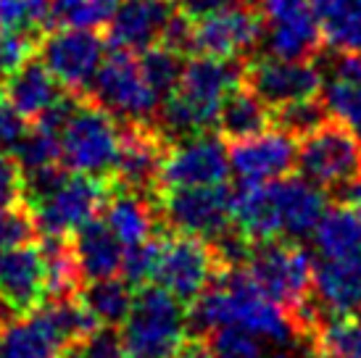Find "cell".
Returning <instances> with one entry per match:
<instances>
[{
	"label": "cell",
	"instance_id": "9c48e42d",
	"mask_svg": "<svg viewBox=\"0 0 361 358\" xmlns=\"http://www.w3.org/2000/svg\"><path fill=\"white\" fill-rule=\"evenodd\" d=\"M156 206L161 224L174 232L214 240L227 227H232V187L227 182L161 190Z\"/></svg>",
	"mask_w": 361,
	"mask_h": 358
},
{
	"label": "cell",
	"instance_id": "60d3db41",
	"mask_svg": "<svg viewBox=\"0 0 361 358\" xmlns=\"http://www.w3.org/2000/svg\"><path fill=\"white\" fill-rule=\"evenodd\" d=\"M51 19L61 27L98 30L109 21V13L98 0H51Z\"/></svg>",
	"mask_w": 361,
	"mask_h": 358
},
{
	"label": "cell",
	"instance_id": "d4e9b609",
	"mask_svg": "<svg viewBox=\"0 0 361 358\" xmlns=\"http://www.w3.org/2000/svg\"><path fill=\"white\" fill-rule=\"evenodd\" d=\"M103 216L111 224V229L116 232V237L121 240L124 248L153 237L164 227L156 200L148 198V195H140L135 190L121 187L116 182H111L109 200L103 206Z\"/></svg>",
	"mask_w": 361,
	"mask_h": 358
},
{
	"label": "cell",
	"instance_id": "4dcf8cb0",
	"mask_svg": "<svg viewBox=\"0 0 361 358\" xmlns=\"http://www.w3.org/2000/svg\"><path fill=\"white\" fill-rule=\"evenodd\" d=\"M82 303L90 309V314L98 319V324L106 327H121L132 309L135 288L124 277H103L87 282L80 292Z\"/></svg>",
	"mask_w": 361,
	"mask_h": 358
},
{
	"label": "cell",
	"instance_id": "277c9868",
	"mask_svg": "<svg viewBox=\"0 0 361 358\" xmlns=\"http://www.w3.org/2000/svg\"><path fill=\"white\" fill-rule=\"evenodd\" d=\"M188 335V306L151 282L135 290L132 309L121 324L130 358H169Z\"/></svg>",
	"mask_w": 361,
	"mask_h": 358
},
{
	"label": "cell",
	"instance_id": "2e32d148",
	"mask_svg": "<svg viewBox=\"0 0 361 358\" xmlns=\"http://www.w3.org/2000/svg\"><path fill=\"white\" fill-rule=\"evenodd\" d=\"M264 37L259 0H243L232 8L195 21V53L211 58H248Z\"/></svg>",
	"mask_w": 361,
	"mask_h": 358
},
{
	"label": "cell",
	"instance_id": "f1b7e54d",
	"mask_svg": "<svg viewBox=\"0 0 361 358\" xmlns=\"http://www.w3.org/2000/svg\"><path fill=\"white\" fill-rule=\"evenodd\" d=\"M314 358H361V314L324 316L306 338Z\"/></svg>",
	"mask_w": 361,
	"mask_h": 358
},
{
	"label": "cell",
	"instance_id": "1f68e13d",
	"mask_svg": "<svg viewBox=\"0 0 361 358\" xmlns=\"http://www.w3.org/2000/svg\"><path fill=\"white\" fill-rule=\"evenodd\" d=\"M0 27L40 48V40L53 27L51 0H0Z\"/></svg>",
	"mask_w": 361,
	"mask_h": 358
},
{
	"label": "cell",
	"instance_id": "484cf974",
	"mask_svg": "<svg viewBox=\"0 0 361 358\" xmlns=\"http://www.w3.org/2000/svg\"><path fill=\"white\" fill-rule=\"evenodd\" d=\"M232 221L245 237H282L280 211L274 198V179L240 182L232 190Z\"/></svg>",
	"mask_w": 361,
	"mask_h": 358
},
{
	"label": "cell",
	"instance_id": "30bf717a",
	"mask_svg": "<svg viewBox=\"0 0 361 358\" xmlns=\"http://www.w3.org/2000/svg\"><path fill=\"white\" fill-rule=\"evenodd\" d=\"M119 121V153L111 182L156 200L159 174L171 148V140L156 121Z\"/></svg>",
	"mask_w": 361,
	"mask_h": 358
},
{
	"label": "cell",
	"instance_id": "9a60e30c",
	"mask_svg": "<svg viewBox=\"0 0 361 358\" xmlns=\"http://www.w3.org/2000/svg\"><path fill=\"white\" fill-rule=\"evenodd\" d=\"M230 153L221 137L203 132L195 137L171 142L159 174V192L174 187L221 185L230 179Z\"/></svg>",
	"mask_w": 361,
	"mask_h": 358
},
{
	"label": "cell",
	"instance_id": "f907efd6",
	"mask_svg": "<svg viewBox=\"0 0 361 358\" xmlns=\"http://www.w3.org/2000/svg\"><path fill=\"white\" fill-rule=\"evenodd\" d=\"M11 319H13V316L8 314V309H6L3 303H0V327H6V324H8Z\"/></svg>",
	"mask_w": 361,
	"mask_h": 358
},
{
	"label": "cell",
	"instance_id": "ee69618b",
	"mask_svg": "<svg viewBox=\"0 0 361 358\" xmlns=\"http://www.w3.org/2000/svg\"><path fill=\"white\" fill-rule=\"evenodd\" d=\"M21 200V169L16 159L0 145V206Z\"/></svg>",
	"mask_w": 361,
	"mask_h": 358
},
{
	"label": "cell",
	"instance_id": "c3c4849f",
	"mask_svg": "<svg viewBox=\"0 0 361 358\" xmlns=\"http://www.w3.org/2000/svg\"><path fill=\"white\" fill-rule=\"evenodd\" d=\"M332 77L361 87V53H341V58L332 63Z\"/></svg>",
	"mask_w": 361,
	"mask_h": 358
},
{
	"label": "cell",
	"instance_id": "f6af8a7d",
	"mask_svg": "<svg viewBox=\"0 0 361 358\" xmlns=\"http://www.w3.org/2000/svg\"><path fill=\"white\" fill-rule=\"evenodd\" d=\"M24 130H27V121L13 111L6 98V90L0 85V145H13L24 135Z\"/></svg>",
	"mask_w": 361,
	"mask_h": 358
},
{
	"label": "cell",
	"instance_id": "b9f144b4",
	"mask_svg": "<svg viewBox=\"0 0 361 358\" xmlns=\"http://www.w3.org/2000/svg\"><path fill=\"white\" fill-rule=\"evenodd\" d=\"M159 45L174 50L182 58H188L190 53H195V21L177 8L171 13V19L166 21L164 32H161Z\"/></svg>",
	"mask_w": 361,
	"mask_h": 358
},
{
	"label": "cell",
	"instance_id": "5bb4252c",
	"mask_svg": "<svg viewBox=\"0 0 361 358\" xmlns=\"http://www.w3.org/2000/svg\"><path fill=\"white\" fill-rule=\"evenodd\" d=\"M243 82L271 109L293 100L319 98L324 87V77L314 61H288L269 53L243 58Z\"/></svg>",
	"mask_w": 361,
	"mask_h": 358
},
{
	"label": "cell",
	"instance_id": "5b68a950",
	"mask_svg": "<svg viewBox=\"0 0 361 358\" xmlns=\"http://www.w3.org/2000/svg\"><path fill=\"white\" fill-rule=\"evenodd\" d=\"M119 153V121L92 98H82L61 130V161L71 171L111 179Z\"/></svg>",
	"mask_w": 361,
	"mask_h": 358
},
{
	"label": "cell",
	"instance_id": "d590c367",
	"mask_svg": "<svg viewBox=\"0 0 361 358\" xmlns=\"http://www.w3.org/2000/svg\"><path fill=\"white\" fill-rule=\"evenodd\" d=\"M137 61H140V69L145 74V80L151 82V87L159 92L161 98L169 92L177 80H180L182 74V56H177L174 50L164 48V45H151V48H145L137 53Z\"/></svg>",
	"mask_w": 361,
	"mask_h": 358
},
{
	"label": "cell",
	"instance_id": "836d02e7",
	"mask_svg": "<svg viewBox=\"0 0 361 358\" xmlns=\"http://www.w3.org/2000/svg\"><path fill=\"white\" fill-rule=\"evenodd\" d=\"M330 119V111L324 106V98L293 100L274 109V130L288 132L290 137H303L311 130H317L322 121Z\"/></svg>",
	"mask_w": 361,
	"mask_h": 358
},
{
	"label": "cell",
	"instance_id": "e0dca14e",
	"mask_svg": "<svg viewBox=\"0 0 361 358\" xmlns=\"http://www.w3.org/2000/svg\"><path fill=\"white\" fill-rule=\"evenodd\" d=\"M48 295L45 256L40 242L0 250V303L11 316H24Z\"/></svg>",
	"mask_w": 361,
	"mask_h": 358
},
{
	"label": "cell",
	"instance_id": "7a4b0ae2",
	"mask_svg": "<svg viewBox=\"0 0 361 358\" xmlns=\"http://www.w3.org/2000/svg\"><path fill=\"white\" fill-rule=\"evenodd\" d=\"M243 82V61L201 56L182 66L177 85L161 98L156 124L171 142L216 127L221 98Z\"/></svg>",
	"mask_w": 361,
	"mask_h": 358
},
{
	"label": "cell",
	"instance_id": "6da1fadb",
	"mask_svg": "<svg viewBox=\"0 0 361 358\" xmlns=\"http://www.w3.org/2000/svg\"><path fill=\"white\" fill-rule=\"evenodd\" d=\"M221 324H240L253 335L269 342H293V329L288 314L259 288L245 266L221 268L214 285L198 295V300L188 309V329L209 335Z\"/></svg>",
	"mask_w": 361,
	"mask_h": 358
},
{
	"label": "cell",
	"instance_id": "ba28073f",
	"mask_svg": "<svg viewBox=\"0 0 361 358\" xmlns=\"http://www.w3.org/2000/svg\"><path fill=\"white\" fill-rule=\"evenodd\" d=\"M87 98L127 121H156L161 106V95L145 80L137 53L119 48H111V56L101 63Z\"/></svg>",
	"mask_w": 361,
	"mask_h": 358
},
{
	"label": "cell",
	"instance_id": "3957f363",
	"mask_svg": "<svg viewBox=\"0 0 361 358\" xmlns=\"http://www.w3.org/2000/svg\"><path fill=\"white\" fill-rule=\"evenodd\" d=\"M245 268L259 282V288L288 314L295 340L303 342L314 298V261L306 248L293 237L253 240Z\"/></svg>",
	"mask_w": 361,
	"mask_h": 358
},
{
	"label": "cell",
	"instance_id": "8992f818",
	"mask_svg": "<svg viewBox=\"0 0 361 358\" xmlns=\"http://www.w3.org/2000/svg\"><path fill=\"white\" fill-rule=\"evenodd\" d=\"M219 271L221 266L209 240L166 227L159 229V264L153 282L169 290L188 309L203 290L214 285Z\"/></svg>",
	"mask_w": 361,
	"mask_h": 358
},
{
	"label": "cell",
	"instance_id": "681fc988",
	"mask_svg": "<svg viewBox=\"0 0 361 358\" xmlns=\"http://www.w3.org/2000/svg\"><path fill=\"white\" fill-rule=\"evenodd\" d=\"M345 200L361 211V177H356L353 182L345 185Z\"/></svg>",
	"mask_w": 361,
	"mask_h": 358
},
{
	"label": "cell",
	"instance_id": "ffe728a7",
	"mask_svg": "<svg viewBox=\"0 0 361 358\" xmlns=\"http://www.w3.org/2000/svg\"><path fill=\"white\" fill-rule=\"evenodd\" d=\"M274 198L280 211L282 237L303 240L306 235H314L327 211L324 187L301 174H285L274 179Z\"/></svg>",
	"mask_w": 361,
	"mask_h": 358
},
{
	"label": "cell",
	"instance_id": "816d5d0a",
	"mask_svg": "<svg viewBox=\"0 0 361 358\" xmlns=\"http://www.w3.org/2000/svg\"><path fill=\"white\" fill-rule=\"evenodd\" d=\"M274 358H295V356H274Z\"/></svg>",
	"mask_w": 361,
	"mask_h": 358
},
{
	"label": "cell",
	"instance_id": "83f0119b",
	"mask_svg": "<svg viewBox=\"0 0 361 358\" xmlns=\"http://www.w3.org/2000/svg\"><path fill=\"white\" fill-rule=\"evenodd\" d=\"M317 250L322 259H343L361 253V211L348 200L343 206L327 209L314 229Z\"/></svg>",
	"mask_w": 361,
	"mask_h": 358
},
{
	"label": "cell",
	"instance_id": "4316f807",
	"mask_svg": "<svg viewBox=\"0 0 361 358\" xmlns=\"http://www.w3.org/2000/svg\"><path fill=\"white\" fill-rule=\"evenodd\" d=\"M216 130H219V137L227 142L261 135L267 130H274V109L269 103H264L245 82H238L221 98Z\"/></svg>",
	"mask_w": 361,
	"mask_h": 358
},
{
	"label": "cell",
	"instance_id": "8d00e7d4",
	"mask_svg": "<svg viewBox=\"0 0 361 358\" xmlns=\"http://www.w3.org/2000/svg\"><path fill=\"white\" fill-rule=\"evenodd\" d=\"M30 242H40V227L30 206L24 200L0 206V250L30 245Z\"/></svg>",
	"mask_w": 361,
	"mask_h": 358
},
{
	"label": "cell",
	"instance_id": "4fadbf2b",
	"mask_svg": "<svg viewBox=\"0 0 361 358\" xmlns=\"http://www.w3.org/2000/svg\"><path fill=\"white\" fill-rule=\"evenodd\" d=\"M267 53L288 61H314L322 53V27L311 0H259Z\"/></svg>",
	"mask_w": 361,
	"mask_h": 358
},
{
	"label": "cell",
	"instance_id": "603a6c76",
	"mask_svg": "<svg viewBox=\"0 0 361 358\" xmlns=\"http://www.w3.org/2000/svg\"><path fill=\"white\" fill-rule=\"evenodd\" d=\"M77 264L82 268L85 282L103 277H114L121 271V261H124V245L116 237V232L111 229L106 216L95 214L87 221H82L80 227L69 235Z\"/></svg>",
	"mask_w": 361,
	"mask_h": 358
},
{
	"label": "cell",
	"instance_id": "f546056e",
	"mask_svg": "<svg viewBox=\"0 0 361 358\" xmlns=\"http://www.w3.org/2000/svg\"><path fill=\"white\" fill-rule=\"evenodd\" d=\"M322 37L338 53H361V0H311Z\"/></svg>",
	"mask_w": 361,
	"mask_h": 358
},
{
	"label": "cell",
	"instance_id": "e575fe53",
	"mask_svg": "<svg viewBox=\"0 0 361 358\" xmlns=\"http://www.w3.org/2000/svg\"><path fill=\"white\" fill-rule=\"evenodd\" d=\"M56 358H130L119 327H95L92 332L66 342Z\"/></svg>",
	"mask_w": 361,
	"mask_h": 358
},
{
	"label": "cell",
	"instance_id": "d6a6232c",
	"mask_svg": "<svg viewBox=\"0 0 361 358\" xmlns=\"http://www.w3.org/2000/svg\"><path fill=\"white\" fill-rule=\"evenodd\" d=\"M11 156L16 159L19 169H37V166H51V163H63L61 161V137L56 132L30 124L13 145Z\"/></svg>",
	"mask_w": 361,
	"mask_h": 358
},
{
	"label": "cell",
	"instance_id": "8fae6325",
	"mask_svg": "<svg viewBox=\"0 0 361 358\" xmlns=\"http://www.w3.org/2000/svg\"><path fill=\"white\" fill-rule=\"evenodd\" d=\"M111 192V179L69 171L45 200H40L32 214L40 227V237H63L71 235L82 221L101 214Z\"/></svg>",
	"mask_w": 361,
	"mask_h": 358
},
{
	"label": "cell",
	"instance_id": "7dc6e473",
	"mask_svg": "<svg viewBox=\"0 0 361 358\" xmlns=\"http://www.w3.org/2000/svg\"><path fill=\"white\" fill-rule=\"evenodd\" d=\"M169 358H216V356H214V350H211L209 335L192 332V335H185V338H182V342L177 345V350H174Z\"/></svg>",
	"mask_w": 361,
	"mask_h": 358
},
{
	"label": "cell",
	"instance_id": "f5cc1de1",
	"mask_svg": "<svg viewBox=\"0 0 361 358\" xmlns=\"http://www.w3.org/2000/svg\"><path fill=\"white\" fill-rule=\"evenodd\" d=\"M0 329H3V327H0Z\"/></svg>",
	"mask_w": 361,
	"mask_h": 358
},
{
	"label": "cell",
	"instance_id": "f35d334b",
	"mask_svg": "<svg viewBox=\"0 0 361 358\" xmlns=\"http://www.w3.org/2000/svg\"><path fill=\"white\" fill-rule=\"evenodd\" d=\"M209 342L216 358H264L261 338L240 324H221L211 329Z\"/></svg>",
	"mask_w": 361,
	"mask_h": 358
},
{
	"label": "cell",
	"instance_id": "ac0fdd59",
	"mask_svg": "<svg viewBox=\"0 0 361 358\" xmlns=\"http://www.w3.org/2000/svg\"><path fill=\"white\" fill-rule=\"evenodd\" d=\"M230 169L240 182H267L290 174L295 166L298 142L282 130H267L245 140H232Z\"/></svg>",
	"mask_w": 361,
	"mask_h": 358
},
{
	"label": "cell",
	"instance_id": "7bdbcfd3",
	"mask_svg": "<svg viewBox=\"0 0 361 358\" xmlns=\"http://www.w3.org/2000/svg\"><path fill=\"white\" fill-rule=\"evenodd\" d=\"M35 50H37V45L32 40L0 27V80H3L8 71L16 69L24 58H30Z\"/></svg>",
	"mask_w": 361,
	"mask_h": 358
},
{
	"label": "cell",
	"instance_id": "cb8c5ba5",
	"mask_svg": "<svg viewBox=\"0 0 361 358\" xmlns=\"http://www.w3.org/2000/svg\"><path fill=\"white\" fill-rule=\"evenodd\" d=\"M66 345L45 306L13 316L0 329V358H56Z\"/></svg>",
	"mask_w": 361,
	"mask_h": 358
},
{
	"label": "cell",
	"instance_id": "7402d4cb",
	"mask_svg": "<svg viewBox=\"0 0 361 358\" xmlns=\"http://www.w3.org/2000/svg\"><path fill=\"white\" fill-rule=\"evenodd\" d=\"M0 85L6 90V98L13 106V111L27 124L40 119L42 113L66 92V87L53 77L51 69L32 56L21 61L13 71H8Z\"/></svg>",
	"mask_w": 361,
	"mask_h": 358
},
{
	"label": "cell",
	"instance_id": "74e56055",
	"mask_svg": "<svg viewBox=\"0 0 361 358\" xmlns=\"http://www.w3.org/2000/svg\"><path fill=\"white\" fill-rule=\"evenodd\" d=\"M322 92H324V106H327L332 119H338L341 124H345L361 142V87L359 85H351V82H343L332 77V80L322 87Z\"/></svg>",
	"mask_w": 361,
	"mask_h": 358
},
{
	"label": "cell",
	"instance_id": "52a82bcc",
	"mask_svg": "<svg viewBox=\"0 0 361 358\" xmlns=\"http://www.w3.org/2000/svg\"><path fill=\"white\" fill-rule=\"evenodd\" d=\"M295 166L298 174L324 190L345 187L361 177V142L338 119H324L309 135L295 140Z\"/></svg>",
	"mask_w": 361,
	"mask_h": 358
},
{
	"label": "cell",
	"instance_id": "bcb514c9",
	"mask_svg": "<svg viewBox=\"0 0 361 358\" xmlns=\"http://www.w3.org/2000/svg\"><path fill=\"white\" fill-rule=\"evenodd\" d=\"M238 3H243V0H177V8H180L185 16H190L192 21H198V19L211 16V13L232 8V6H238Z\"/></svg>",
	"mask_w": 361,
	"mask_h": 358
},
{
	"label": "cell",
	"instance_id": "7c38bea8",
	"mask_svg": "<svg viewBox=\"0 0 361 358\" xmlns=\"http://www.w3.org/2000/svg\"><path fill=\"white\" fill-rule=\"evenodd\" d=\"M106 48V37L95 30L63 27L59 32H48L40 40V61L69 92L87 98Z\"/></svg>",
	"mask_w": 361,
	"mask_h": 358
},
{
	"label": "cell",
	"instance_id": "ab89813d",
	"mask_svg": "<svg viewBox=\"0 0 361 358\" xmlns=\"http://www.w3.org/2000/svg\"><path fill=\"white\" fill-rule=\"evenodd\" d=\"M159 264V232L153 237L142 240L137 245L124 248V261H121V277L137 290L142 285H151Z\"/></svg>",
	"mask_w": 361,
	"mask_h": 358
},
{
	"label": "cell",
	"instance_id": "d6986e66",
	"mask_svg": "<svg viewBox=\"0 0 361 358\" xmlns=\"http://www.w3.org/2000/svg\"><path fill=\"white\" fill-rule=\"evenodd\" d=\"M174 11L177 0H121L109 19L106 45L132 53L151 48Z\"/></svg>",
	"mask_w": 361,
	"mask_h": 358
},
{
	"label": "cell",
	"instance_id": "44dd1931",
	"mask_svg": "<svg viewBox=\"0 0 361 358\" xmlns=\"http://www.w3.org/2000/svg\"><path fill=\"white\" fill-rule=\"evenodd\" d=\"M314 303L322 314H361V253L314 264Z\"/></svg>",
	"mask_w": 361,
	"mask_h": 358
}]
</instances>
